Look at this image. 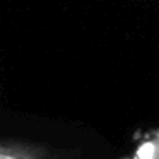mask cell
<instances>
[{
    "instance_id": "obj_1",
    "label": "cell",
    "mask_w": 159,
    "mask_h": 159,
    "mask_svg": "<svg viewBox=\"0 0 159 159\" xmlns=\"http://www.w3.org/2000/svg\"><path fill=\"white\" fill-rule=\"evenodd\" d=\"M0 159H57L48 147L19 140H0Z\"/></svg>"
},
{
    "instance_id": "obj_2",
    "label": "cell",
    "mask_w": 159,
    "mask_h": 159,
    "mask_svg": "<svg viewBox=\"0 0 159 159\" xmlns=\"http://www.w3.org/2000/svg\"><path fill=\"white\" fill-rule=\"evenodd\" d=\"M130 159H159V130L144 135Z\"/></svg>"
}]
</instances>
